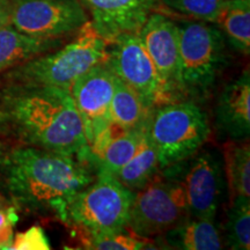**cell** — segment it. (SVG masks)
Listing matches in <instances>:
<instances>
[{
    "instance_id": "484cf974",
    "label": "cell",
    "mask_w": 250,
    "mask_h": 250,
    "mask_svg": "<svg viewBox=\"0 0 250 250\" xmlns=\"http://www.w3.org/2000/svg\"><path fill=\"white\" fill-rule=\"evenodd\" d=\"M18 221L14 208H0V249L11 248L13 241V226Z\"/></svg>"
},
{
    "instance_id": "7402d4cb",
    "label": "cell",
    "mask_w": 250,
    "mask_h": 250,
    "mask_svg": "<svg viewBox=\"0 0 250 250\" xmlns=\"http://www.w3.org/2000/svg\"><path fill=\"white\" fill-rule=\"evenodd\" d=\"M227 243L230 249L250 248V199L240 197L230 201L226 224Z\"/></svg>"
},
{
    "instance_id": "603a6c76",
    "label": "cell",
    "mask_w": 250,
    "mask_h": 250,
    "mask_svg": "<svg viewBox=\"0 0 250 250\" xmlns=\"http://www.w3.org/2000/svg\"><path fill=\"white\" fill-rule=\"evenodd\" d=\"M81 243L85 249L95 250H137L148 248V245H153L149 239L137 236L127 229L115 230V232L92 234L83 235Z\"/></svg>"
},
{
    "instance_id": "d6986e66",
    "label": "cell",
    "mask_w": 250,
    "mask_h": 250,
    "mask_svg": "<svg viewBox=\"0 0 250 250\" xmlns=\"http://www.w3.org/2000/svg\"><path fill=\"white\" fill-rule=\"evenodd\" d=\"M225 39L243 55L250 50V1L249 0H225L215 18Z\"/></svg>"
},
{
    "instance_id": "ac0fdd59",
    "label": "cell",
    "mask_w": 250,
    "mask_h": 250,
    "mask_svg": "<svg viewBox=\"0 0 250 250\" xmlns=\"http://www.w3.org/2000/svg\"><path fill=\"white\" fill-rule=\"evenodd\" d=\"M153 110L154 109H149L132 88L115 76L114 94L110 103L112 124L123 131L137 129L149 120Z\"/></svg>"
},
{
    "instance_id": "d4e9b609",
    "label": "cell",
    "mask_w": 250,
    "mask_h": 250,
    "mask_svg": "<svg viewBox=\"0 0 250 250\" xmlns=\"http://www.w3.org/2000/svg\"><path fill=\"white\" fill-rule=\"evenodd\" d=\"M51 248L44 230L40 226H33L24 232L15 234L11 248L13 250H49Z\"/></svg>"
},
{
    "instance_id": "cb8c5ba5",
    "label": "cell",
    "mask_w": 250,
    "mask_h": 250,
    "mask_svg": "<svg viewBox=\"0 0 250 250\" xmlns=\"http://www.w3.org/2000/svg\"><path fill=\"white\" fill-rule=\"evenodd\" d=\"M162 4L193 20L214 22L225 0H161Z\"/></svg>"
},
{
    "instance_id": "30bf717a",
    "label": "cell",
    "mask_w": 250,
    "mask_h": 250,
    "mask_svg": "<svg viewBox=\"0 0 250 250\" xmlns=\"http://www.w3.org/2000/svg\"><path fill=\"white\" fill-rule=\"evenodd\" d=\"M104 62L149 109L167 103L154 64L139 34H126L108 44Z\"/></svg>"
},
{
    "instance_id": "3957f363",
    "label": "cell",
    "mask_w": 250,
    "mask_h": 250,
    "mask_svg": "<svg viewBox=\"0 0 250 250\" xmlns=\"http://www.w3.org/2000/svg\"><path fill=\"white\" fill-rule=\"evenodd\" d=\"M108 43L88 20L68 43L2 72L0 83H21L70 89L81 74L104 61Z\"/></svg>"
},
{
    "instance_id": "277c9868",
    "label": "cell",
    "mask_w": 250,
    "mask_h": 250,
    "mask_svg": "<svg viewBox=\"0 0 250 250\" xmlns=\"http://www.w3.org/2000/svg\"><path fill=\"white\" fill-rule=\"evenodd\" d=\"M176 26L182 92L206 99L227 64L226 39L219 28L205 21H180Z\"/></svg>"
},
{
    "instance_id": "7c38bea8",
    "label": "cell",
    "mask_w": 250,
    "mask_h": 250,
    "mask_svg": "<svg viewBox=\"0 0 250 250\" xmlns=\"http://www.w3.org/2000/svg\"><path fill=\"white\" fill-rule=\"evenodd\" d=\"M138 34L154 64L167 103L179 101L177 99L183 95V92L176 22L164 14L153 12Z\"/></svg>"
},
{
    "instance_id": "4316f807",
    "label": "cell",
    "mask_w": 250,
    "mask_h": 250,
    "mask_svg": "<svg viewBox=\"0 0 250 250\" xmlns=\"http://www.w3.org/2000/svg\"><path fill=\"white\" fill-rule=\"evenodd\" d=\"M13 0H0V28L11 23Z\"/></svg>"
},
{
    "instance_id": "2e32d148",
    "label": "cell",
    "mask_w": 250,
    "mask_h": 250,
    "mask_svg": "<svg viewBox=\"0 0 250 250\" xmlns=\"http://www.w3.org/2000/svg\"><path fill=\"white\" fill-rule=\"evenodd\" d=\"M65 39H40L21 33L12 24L0 28V74L64 44Z\"/></svg>"
},
{
    "instance_id": "9c48e42d",
    "label": "cell",
    "mask_w": 250,
    "mask_h": 250,
    "mask_svg": "<svg viewBox=\"0 0 250 250\" xmlns=\"http://www.w3.org/2000/svg\"><path fill=\"white\" fill-rule=\"evenodd\" d=\"M88 20L79 0H13L9 24L40 39H66Z\"/></svg>"
},
{
    "instance_id": "5bb4252c",
    "label": "cell",
    "mask_w": 250,
    "mask_h": 250,
    "mask_svg": "<svg viewBox=\"0 0 250 250\" xmlns=\"http://www.w3.org/2000/svg\"><path fill=\"white\" fill-rule=\"evenodd\" d=\"M215 125L234 142L248 140L250 133V74L243 71L224 87L215 104Z\"/></svg>"
},
{
    "instance_id": "9a60e30c",
    "label": "cell",
    "mask_w": 250,
    "mask_h": 250,
    "mask_svg": "<svg viewBox=\"0 0 250 250\" xmlns=\"http://www.w3.org/2000/svg\"><path fill=\"white\" fill-rule=\"evenodd\" d=\"M159 246L168 249L218 250L223 248V240L214 220L187 215L180 223L156 236Z\"/></svg>"
},
{
    "instance_id": "8fae6325",
    "label": "cell",
    "mask_w": 250,
    "mask_h": 250,
    "mask_svg": "<svg viewBox=\"0 0 250 250\" xmlns=\"http://www.w3.org/2000/svg\"><path fill=\"white\" fill-rule=\"evenodd\" d=\"M114 83V72L103 61L81 74L70 88L88 148L112 124L110 103Z\"/></svg>"
},
{
    "instance_id": "52a82bcc",
    "label": "cell",
    "mask_w": 250,
    "mask_h": 250,
    "mask_svg": "<svg viewBox=\"0 0 250 250\" xmlns=\"http://www.w3.org/2000/svg\"><path fill=\"white\" fill-rule=\"evenodd\" d=\"M160 171L182 186L189 217L214 220L226 190L223 159L217 152L198 151Z\"/></svg>"
},
{
    "instance_id": "7a4b0ae2",
    "label": "cell",
    "mask_w": 250,
    "mask_h": 250,
    "mask_svg": "<svg viewBox=\"0 0 250 250\" xmlns=\"http://www.w3.org/2000/svg\"><path fill=\"white\" fill-rule=\"evenodd\" d=\"M95 167L79 156L18 145L0 153V187L20 210L65 223L71 199L95 179Z\"/></svg>"
},
{
    "instance_id": "4fadbf2b",
    "label": "cell",
    "mask_w": 250,
    "mask_h": 250,
    "mask_svg": "<svg viewBox=\"0 0 250 250\" xmlns=\"http://www.w3.org/2000/svg\"><path fill=\"white\" fill-rule=\"evenodd\" d=\"M89 21L108 44L126 34H137L160 0H79Z\"/></svg>"
},
{
    "instance_id": "44dd1931",
    "label": "cell",
    "mask_w": 250,
    "mask_h": 250,
    "mask_svg": "<svg viewBox=\"0 0 250 250\" xmlns=\"http://www.w3.org/2000/svg\"><path fill=\"white\" fill-rule=\"evenodd\" d=\"M148 121L143 126L133 130L122 131L117 136H115L95 160L94 166L96 173H108L115 176L137 151Z\"/></svg>"
},
{
    "instance_id": "ba28073f",
    "label": "cell",
    "mask_w": 250,
    "mask_h": 250,
    "mask_svg": "<svg viewBox=\"0 0 250 250\" xmlns=\"http://www.w3.org/2000/svg\"><path fill=\"white\" fill-rule=\"evenodd\" d=\"M187 215L182 186L162 173L136 192L126 228L134 235L151 239L165 233Z\"/></svg>"
},
{
    "instance_id": "8992f818",
    "label": "cell",
    "mask_w": 250,
    "mask_h": 250,
    "mask_svg": "<svg viewBox=\"0 0 250 250\" xmlns=\"http://www.w3.org/2000/svg\"><path fill=\"white\" fill-rule=\"evenodd\" d=\"M134 195L114 175L96 173L95 179L71 199L64 224L76 228L81 236L124 229Z\"/></svg>"
},
{
    "instance_id": "6da1fadb",
    "label": "cell",
    "mask_w": 250,
    "mask_h": 250,
    "mask_svg": "<svg viewBox=\"0 0 250 250\" xmlns=\"http://www.w3.org/2000/svg\"><path fill=\"white\" fill-rule=\"evenodd\" d=\"M0 136L89 161L83 123L67 88L0 83Z\"/></svg>"
},
{
    "instance_id": "5b68a950",
    "label": "cell",
    "mask_w": 250,
    "mask_h": 250,
    "mask_svg": "<svg viewBox=\"0 0 250 250\" xmlns=\"http://www.w3.org/2000/svg\"><path fill=\"white\" fill-rule=\"evenodd\" d=\"M147 131L161 170L198 152L210 136V125L203 109L190 100L154 108Z\"/></svg>"
},
{
    "instance_id": "ffe728a7",
    "label": "cell",
    "mask_w": 250,
    "mask_h": 250,
    "mask_svg": "<svg viewBox=\"0 0 250 250\" xmlns=\"http://www.w3.org/2000/svg\"><path fill=\"white\" fill-rule=\"evenodd\" d=\"M225 173L230 201L250 198V148L248 140H232L224 147Z\"/></svg>"
},
{
    "instance_id": "e0dca14e",
    "label": "cell",
    "mask_w": 250,
    "mask_h": 250,
    "mask_svg": "<svg viewBox=\"0 0 250 250\" xmlns=\"http://www.w3.org/2000/svg\"><path fill=\"white\" fill-rule=\"evenodd\" d=\"M147 126L144 131L138 147L132 158L115 175V177L124 187L133 192L139 191L144 187L147 186L160 171L158 155L148 136Z\"/></svg>"
}]
</instances>
